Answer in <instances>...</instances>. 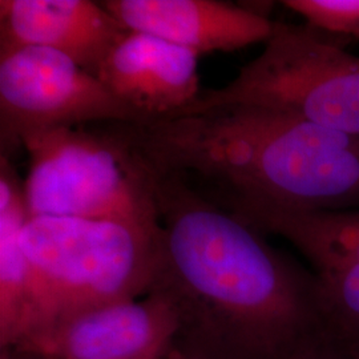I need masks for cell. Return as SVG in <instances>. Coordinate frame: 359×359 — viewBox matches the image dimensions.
Returning a JSON list of instances; mask_svg holds the SVG:
<instances>
[{
  "instance_id": "obj_1",
  "label": "cell",
  "mask_w": 359,
  "mask_h": 359,
  "mask_svg": "<svg viewBox=\"0 0 359 359\" xmlns=\"http://www.w3.org/2000/svg\"><path fill=\"white\" fill-rule=\"evenodd\" d=\"M154 170V169H152ZM160 226L148 293L184 359H293L326 326L311 270L185 181L154 170Z\"/></svg>"
},
{
  "instance_id": "obj_2",
  "label": "cell",
  "mask_w": 359,
  "mask_h": 359,
  "mask_svg": "<svg viewBox=\"0 0 359 359\" xmlns=\"http://www.w3.org/2000/svg\"><path fill=\"white\" fill-rule=\"evenodd\" d=\"M158 173L218 205L294 210L359 208V140L250 104L123 124Z\"/></svg>"
},
{
  "instance_id": "obj_3",
  "label": "cell",
  "mask_w": 359,
  "mask_h": 359,
  "mask_svg": "<svg viewBox=\"0 0 359 359\" xmlns=\"http://www.w3.org/2000/svg\"><path fill=\"white\" fill-rule=\"evenodd\" d=\"M157 231L118 221L28 218L22 233L29 273L28 309L16 345L84 311L147 294Z\"/></svg>"
},
{
  "instance_id": "obj_4",
  "label": "cell",
  "mask_w": 359,
  "mask_h": 359,
  "mask_svg": "<svg viewBox=\"0 0 359 359\" xmlns=\"http://www.w3.org/2000/svg\"><path fill=\"white\" fill-rule=\"evenodd\" d=\"M25 180L29 217L118 221L160 225L152 168L121 124L59 128L28 137Z\"/></svg>"
},
{
  "instance_id": "obj_5",
  "label": "cell",
  "mask_w": 359,
  "mask_h": 359,
  "mask_svg": "<svg viewBox=\"0 0 359 359\" xmlns=\"http://www.w3.org/2000/svg\"><path fill=\"white\" fill-rule=\"evenodd\" d=\"M222 104L276 109L359 140V56L306 25L274 22L255 60L176 116Z\"/></svg>"
},
{
  "instance_id": "obj_6",
  "label": "cell",
  "mask_w": 359,
  "mask_h": 359,
  "mask_svg": "<svg viewBox=\"0 0 359 359\" xmlns=\"http://www.w3.org/2000/svg\"><path fill=\"white\" fill-rule=\"evenodd\" d=\"M137 124L144 117L100 79L60 52L41 47L0 50V148L8 157L28 137L87 124Z\"/></svg>"
},
{
  "instance_id": "obj_7",
  "label": "cell",
  "mask_w": 359,
  "mask_h": 359,
  "mask_svg": "<svg viewBox=\"0 0 359 359\" xmlns=\"http://www.w3.org/2000/svg\"><path fill=\"white\" fill-rule=\"evenodd\" d=\"M264 234L287 240L316 277L326 325L359 348V209H228Z\"/></svg>"
},
{
  "instance_id": "obj_8",
  "label": "cell",
  "mask_w": 359,
  "mask_h": 359,
  "mask_svg": "<svg viewBox=\"0 0 359 359\" xmlns=\"http://www.w3.org/2000/svg\"><path fill=\"white\" fill-rule=\"evenodd\" d=\"M176 333L173 310L149 292L40 329L13 348L43 359H167Z\"/></svg>"
},
{
  "instance_id": "obj_9",
  "label": "cell",
  "mask_w": 359,
  "mask_h": 359,
  "mask_svg": "<svg viewBox=\"0 0 359 359\" xmlns=\"http://www.w3.org/2000/svg\"><path fill=\"white\" fill-rule=\"evenodd\" d=\"M198 57L167 40L128 31L107 55L97 77L147 123L179 115L198 97Z\"/></svg>"
},
{
  "instance_id": "obj_10",
  "label": "cell",
  "mask_w": 359,
  "mask_h": 359,
  "mask_svg": "<svg viewBox=\"0 0 359 359\" xmlns=\"http://www.w3.org/2000/svg\"><path fill=\"white\" fill-rule=\"evenodd\" d=\"M102 4L128 31L197 55L265 43L274 26L265 13L217 0H105Z\"/></svg>"
},
{
  "instance_id": "obj_11",
  "label": "cell",
  "mask_w": 359,
  "mask_h": 359,
  "mask_svg": "<svg viewBox=\"0 0 359 359\" xmlns=\"http://www.w3.org/2000/svg\"><path fill=\"white\" fill-rule=\"evenodd\" d=\"M128 29L90 0H0V50L41 47L60 52L97 76Z\"/></svg>"
},
{
  "instance_id": "obj_12",
  "label": "cell",
  "mask_w": 359,
  "mask_h": 359,
  "mask_svg": "<svg viewBox=\"0 0 359 359\" xmlns=\"http://www.w3.org/2000/svg\"><path fill=\"white\" fill-rule=\"evenodd\" d=\"M25 181L8 157L0 156V345L20 339L28 309V261L22 244L27 219Z\"/></svg>"
},
{
  "instance_id": "obj_13",
  "label": "cell",
  "mask_w": 359,
  "mask_h": 359,
  "mask_svg": "<svg viewBox=\"0 0 359 359\" xmlns=\"http://www.w3.org/2000/svg\"><path fill=\"white\" fill-rule=\"evenodd\" d=\"M283 4L325 36L359 39V0H285Z\"/></svg>"
},
{
  "instance_id": "obj_14",
  "label": "cell",
  "mask_w": 359,
  "mask_h": 359,
  "mask_svg": "<svg viewBox=\"0 0 359 359\" xmlns=\"http://www.w3.org/2000/svg\"><path fill=\"white\" fill-rule=\"evenodd\" d=\"M293 359H359V348L326 325Z\"/></svg>"
},
{
  "instance_id": "obj_15",
  "label": "cell",
  "mask_w": 359,
  "mask_h": 359,
  "mask_svg": "<svg viewBox=\"0 0 359 359\" xmlns=\"http://www.w3.org/2000/svg\"><path fill=\"white\" fill-rule=\"evenodd\" d=\"M167 359H184V358H181V357H179V355H175V354H172V353H170V354H169V355H168Z\"/></svg>"
},
{
  "instance_id": "obj_16",
  "label": "cell",
  "mask_w": 359,
  "mask_h": 359,
  "mask_svg": "<svg viewBox=\"0 0 359 359\" xmlns=\"http://www.w3.org/2000/svg\"><path fill=\"white\" fill-rule=\"evenodd\" d=\"M1 359H6V357H3V358H1Z\"/></svg>"
}]
</instances>
